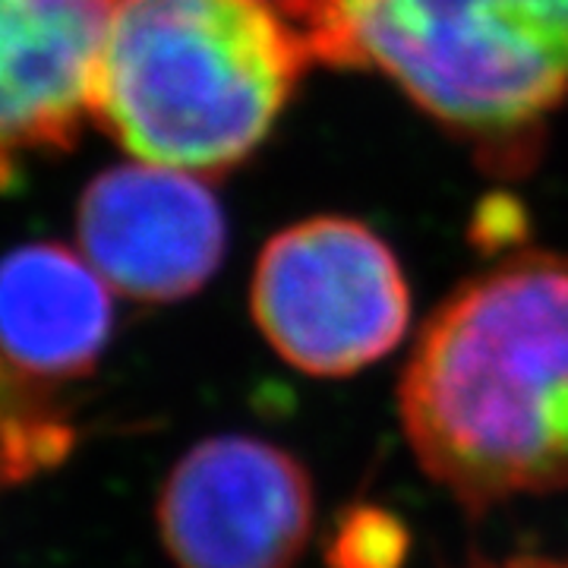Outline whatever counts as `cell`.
I'll list each match as a JSON object with an SVG mask.
<instances>
[{
  "instance_id": "cell-3",
  "label": "cell",
  "mask_w": 568,
  "mask_h": 568,
  "mask_svg": "<svg viewBox=\"0 0 568 568\" xmlns=\"http://www.w3.org/2000/svg\"><path fill=\"white\" fill-rule=\"evenodd\" d=\"M316 63L383 73L511 174L568 99V0H342Z\"/></svg>"
},
{
  "instance_id": "cell-12",
  "label": "cell",
  "mask_w": 568,
  "mask_h": 568,
  "mask_svg": "<svg viewBox=\"0 0 568 568\" xmlns=\"http://www.w3.org/2000/svg\"><path fill=\"white\" fill-rule=\"evenodd\" d=\"M462 568H568V552H515L499 559H470Z\"/></svg>"
},
{
  "instance_id": "cell-2",
  "label": "cell",
  "mask_w": 568,
  "mask_h": 568,
  "mask_svg": "<svg viewBox=\"0 0 568 568\" xmlns=\"http://www.w3.org/2000/svg\"><path fill=\"white\" fill-rule=\"evenodd\" d=\"M310 63L304 36L260 0H118L92 123L136 162L224 174L268 136Z\"/></svg>"
},
{
  "instance_id": "cell-5",
  "label": "cell",
  "mask_w": 568,
  "mask_h": 568,
  "mask_svg": "<svg viewBox=\"0 0 568 568\" xmlns=\"http://www.w3.org/2000/svg\"><path fill=\"white\" fill-rule=\"evenodd\" d=\"M159 537L178 568H291L313 537L306 467L256 436H212L171 467Z\"/></svg>"
},
{
  "instance_id": "cell-9",
  "label": "cell",
  "mask_w": 568,
  "mask_h": 568,
  "mask_svg": "<svg viewBox=\"0 0 568 568\" xmlns=\"http://www.w3.org/2000/svg\"><path fill=\"white\" fill-rule=\"evenodd\" d=\"M36 386L39 383L26 379L0 354V480L54 458V452L70 439L54 414L48 417V410L26 398V392Z\"/></svg>"
},
{
  "instance_id": "cell-8",
  "label": "cell",
  "mask_w": 568,
  "mask_h": 568,
  "mask_svg": "<svg viewBox=\"0 0 568 568\" xmlns=\"http://www.w3.org/2000/svg\"><path fill=\"white\" fill-rule=\"evenodd\" d=\"M114 332L111 284L80 250L39 241L0 260V354L32 383L92 373Z\"/></svg>"
},
{
  "instance_id": "cell-7",
  "label": "cell",
  "mask_w": 568,
  "mask_h": 568,
  "mask_svg": "<svg viewBox=\"0 0 568 568\" xmlns=\"http://www.w3.org/2000/svg\"><path fill=\"white\" fill-rule=\"evenodd\" d=\"M118 0H0V193L22 155L73 149Z\"/></svg>"
},
{
  "instance_id": "cell-11",
  "label": "cell",
  "mask_w": 568,
  "mask_h": 568,
  "mask_svg": "<svg viewBox=\"0 0 568 568\" xmlns=\"http://www.w3.org/2000/svg\"><path fill=\"white\" fill-rule=\"evenodd\" d=\"M268 10H275L282 20H287L310 44L313 58L320 51V44L328 36V29L335 26L338 17V3L342 0H260Z\"/></svg>"
},
{
  "instance_id": "cell-6",
  "label": "cell",
  "mask_w": 568,
  "mask_h": 568,
  "mask_svg": "<svg viewBox=\"0 0 568 568\" xmlns=\"http://www.w3.org/2000/svg\"><path fill=\"white\" fill-rule=\"evenodd\" d=\"M224 212L200 174L152 162L118 164L85 186L77 246L111 291L142 304L196 294L222 265Z\"/></svg>"
},
{
  "instance_id": "cell-1",
  "label": "cell",
  "mask_w": 568,
  "mask_h": 568,
  "mask_svg": "<svg viewBox=\"0 0 568 568\" xmlns=\"http://www.w3.org/2000/svg\"><path fill=\"white\" fill-rule=\"evenodd\" d=\"M398 414L467 515L568 489L566 253H518L462 284L420 328Z\"/></svg>"
},
{
  "instance_id": "cell-10",
  "label": "cell",
  "mask_w": 568,
  "mask_h": 568,
  "mask_svg": "<svg viewBox=\"0 0 568 568\" xmlns=\"http://www.w3.org/2000/svg\"><path fill=\"white\" fill-rule=\"evenodd\" d=\"M405 559V528L379 508H361L335 537V568H398Z\"/></svg>"
},
{
  "instance_id": "cell-4",
  "label": "cell",
  "mask_w": 568,
  "mask_h": 568,
  "mask_svg": "<svg viewBox=\"0 0 568 568\" xmlns=\"http://www.w3.org/2000/svg\"><path fill=\"white\" fill-rule=\"evenodd\" d=\"M250 306L284 364L328 379L383 361L410 323L395 253L366 224L338 215L294 224L265 244Z\"/></svg>"
}]
</instances>
